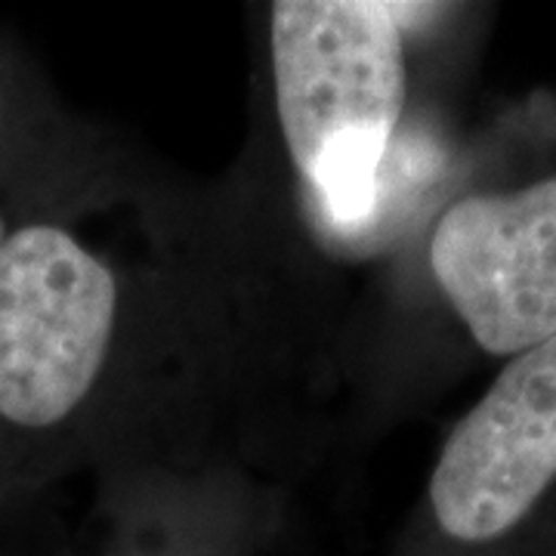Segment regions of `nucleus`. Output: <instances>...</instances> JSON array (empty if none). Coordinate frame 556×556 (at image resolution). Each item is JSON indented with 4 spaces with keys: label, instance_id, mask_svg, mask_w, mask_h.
I'll return each instance as SVG.
<instances>
[{
    "label": "nucleus",
    "instance_id": "obj_3",
    "mask_svg": "<svg viewBox=\"0 0 556 556\" xmlns=\"http://www.w3.org/2000/svg\"><path fill=\"white\" fill-rule=\"evenodd\" d=\"M556 479V334L519 353L448 437L430 479L439 532L464 547L507 538Z\"/></svg>",
    "mask_w": 556,
    "mask_h": 556
},
{
    "label": "nucleus",
    "instance_id": "obj_1",
    "mask_svg": "<svg viewBox=\"0 0 556 556\" xmlns=\"http://www.w3.org/2000/svg\"><path fill=\"white\" fill-rule=\"evenodd\" d=\"M278 121L321 219L358 232L378 219L405 112L402 25L390 3L278 0Z\"/></svg>",
    "mask_w": 556,
    "mask_h": 556
},
{
    "label": "nucleus",
    "instance_id": "obj_4",
    "mask_svg": "<svg viewBox=\"0 0 556 556\" xmlns=\"http://www.w3.org/2000/svg\"><path fill=\"white\" fill-rule=\"evenodd\" d=\"M430 266L477 343L519 356L556 334V177L470 195L439 219Z\"/></svg>",
    "mask_w": 556,
    "mask_h": 556
},
{
    "label": "nucleus",
    "instance_id": "obj_5",
    "mask_svg": "<svg viewBox=\"0 0 556 556\" xmlns=\"http://www.w3.org/2000/svg\"><path fill=\"white\" fill-rule=\"evenodd\" d=\"M0 241H3V223H0Z\"/></svg>",
    "mask_w": 556,
    "mask_h": 556
},
{
    "label": "nucleus",
    "instance_id": "obj_2",
    "mask_svg": "<svg viewBox=\"0 0 556 556\" xmlns=\"http://www.w3.org/2000/svg\"><path fill=\"white\" fill-rule=\"evenodd\" d=\"M115 276L56 226L0 241V415L50 427L93 387L115 328Z\"/></svg>",
    "mask_w": 556,
    "mask_h": 556
}]
</instances>
